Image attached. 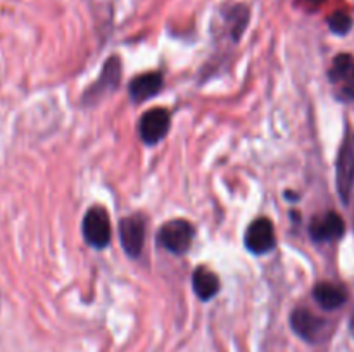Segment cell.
Listing matches in <instances>:
<instances>
[{"instance_id": "obj_1", "label": "cell", "mask_w": 354, "mask_h": 352, "mask_svg": "<svg viewBox=\"0 0 354 352\" xmlns=\"http://www.w3.org/2000/svg\"><path fill=\"white\" fill-rule=\"evenodd\" d=\"M290 326L294 333L306 340L308 344H320L328 337L330 324L327 320L317 316L306 307H297L290 314Z\"/></svg>"}, {"instance_id": "obj_2", "label": "cell", "mask_w": 354, "mask_h": 352, "mask_svg": "<svg viewBox=\"0 0 354 352\" xmlns=\"http://www.w3.org/2000/svg\"><path fill=\"white\" fill-rule=\"evenodd\" d=\"M335 182H337L339 197L344 204H349L354 190V133L348 131L341 150L337 155V166H335Z\"/></svg>"}, {"instance_id": "obj_3", "label": "cell", "mask_w": 354, "mask_h": 352, "mask_svg": "<svg viewBox=\"0 0 354 352\" xmlns=\"http://www.w3.org/2000/svg\"><path fill=\"white\" fill-rule=\"evenodd\" d=\"M83 238L88 245L95 248H104L111 242V221L109 214L104 207H92L83 217L82 224Z\"/></svg>"}, {"instance_id": "obj_4", "label": "cell", "mask_w": 354, "mask_h": 352, "mask_svg": "<svg viewBox=\"0 0 354 352\" xmlns=\"http://www.w3.org/2000/svg\"><path fill=\"white\" fill-rule=\"evenodd\" d=\"M328 79L339 100H354V57L351 54H339L332 61Z\"/></svg>"}, {"instance_id": "obj_5", "label": "cell", "mask_w": 354, "mask_h": 352, "mask_svg": "<svg viewBox=\"0 0 354 352\" xmlns=\"http://www.w3.org/2000/svg\"><path fill=\"white\" fill-rule=\"evenodd\" d=\"M194 238V226L185 219H171L161 226L158 242L173 254H185Z\"/></svg>"}, {"instance_id": "obj_6", "label": "cell", "mask_w": 354, "mask_h": 352, "mask_svg": "<svg viewBox=\"0 0 354 352\" xmlns=\"http://www.w3.org/2000/svg\"><path fill=\"white\" fill-rule=\"evenodd\" d=\"M169 124H171V117H169L168 110L162 107H156V109L147 110L140 117L138 133H140L144 144L156 145L168 135Z\"/></svg>"}, {"instance_id": "obj_7", "label": "cell", "mask_w": 354, "mask_h": 352, "mask_svg": "<svg viewBox=\"0 0 354 352\" xmlns=\"http://www.w3.org/2000/svg\"><path fill=\"white\" fill-rule=\"evenodd\" d=\"M244 242L248 251H251L252 254H266V252L273 251L277 237L272 221L266 219V217H258V219L252 221L245 230Z\"/></svg>"}, {"instance_id": "obj_8", "label": "cell", "mask_w": 354, "mask_h": 352, "mask_svg": "<svg viewBox=\"0 0 354 352\" xmlns=\"http://www.w3.org/2000/svg\"><path fill=\"white\" fill-rule=\"evenodd\" d=\"M120 238L123 251L130 257H138L144 248L145 221L142 216H128L120 223Z\"/></svg>"}, {"instance_id": "obj_9", "label": "cell", "mask_w": 354, "mask_h": 352, "mask_svg": "<svg viewBox=\"0 0 354 352\" xmlns=\"http://www.w3.org/2000/svg\"><path fill=\"white\" fill-rule=\"evenodd\" d=\"M344 219L337 213H334V211L320 214V216H315L313 221L310 223L311 238L315 242H320V244L339 240L344 235Z\"/></svg>"}, {"instance_id": "obj_10", "label": "cell", "mask_w": 354, "mask_h": 352, "mask_svg": "<svg viewBox=\"0 0 354 352\" xmlns=\"http://www.w3.org/2000/svg\"><path fill=\"white\" fill-rule=\"evenodd\" d=\"M120 78H121V66H120V59L118 57H111L109 61L104 64L102 75L100 78L97 79L95 85L86 92L85 95V102H95L99 100L100 97L109 93L111 90L116 88L120 85Z\"/></svg>"}, {"instance_id": "obj_11", "label": "cell", "mask_w": 354, "mask_h": 352, "mask_svg": "<svg viewBox=\"0 0 354 352\" xmlns=\"http://www.w3.org/2000/svg\"><path fill=\"white\" fill-rule=\"evenodd\" d=\"M313 299L317 300L322 309L334 311L344 306L346 300H348V292L341 285H335V283L330 282H320L315 285Z\"/></svg>"}, {"instance_id": "obj_12", "label": "cell", "mask_w": 354, "mask_h": 352, "mask_svg": "<svg viewBox=\"0 0 354 352\" xmlns=\"http://www.w3.org/2000/svg\"><path fill=\"white\" fill-rule=\"evenodd\" d=\"M162 88V76L159 72H144L130 83V97L133 102H144L151 97L158 95Z\"/></svg>"}, {"instance_id": "obj_13", "label": "cell", "mask_w": 354, "mask_h": 352, "mask_svg": "<svg viewBox=\"0 0 354 352\" xmlns=\"http://www.w3.org/2000/svg\"><path fill=\"white\" fill-rule=\"evenodd\" d=\"M192 285L194 292H196V295L199 297L201 300H209L213 299L218 293V290H220V280H218V276L214 275L213 271H209V269L199 268L194 273Z\"/></svg>"}, {"instance_id": "obj_14", "label": "cell", "mask_w": 354, "mask_h": 352, "mask_svg": "<svg viewBox=\"0 0 354 352\" xmlns=\"http://www.w3.org/2000/svg\"><path fill=\"white\" fill-rule=\"evenodd\" d=\"M227 21L230 24V33L235 40H239L242 33H244L245 26L249 23V9L245 6H235L228 10Z\"/></svg>"}, {"instance_id": "obj_15", "label": "cell", "mask_w": 354, "mask_h": 352, "mask_svg": "<svg viewBox=\"0 0 354 352\" xmlns=\"http://www.w3.org/2000/svg\"><path fill=\"white\" fill-rule=\"evenodd\" d=\"M328 28H330L332 33L344 37V35L351 31L353 17L348 12H344V10H337V12H334L328 17Z\"/></svg>"}, {"instance_id": "obj_16", "label": "cell", "mask_w": 354, "mask_h": 352, "mask_svg": "<svg viewBox=\"0 0 354 352\" xmlns=\"http://www.w3.org/2000/svg\"><path fill=\"white\" fill-rule=\"evenodd\" d=\"M306 3H310V6H320V3H324L325 0H304Z\"/></svg>"}, {"instance_id": "obj_17", "label": "cell", "mask_w": 354, "mask_h": 352, "mask_svg": "<svg viewBox=\"0 0 354 352\" xmlns=\"http://www.w3.org/2000/svg\"><path fill=\"white\" fill-rule=\"evenodd\" d=\"M349 330H351V335H353V338H354V311H353L351 321H349Z\"/></svg>"}]
</instances>
